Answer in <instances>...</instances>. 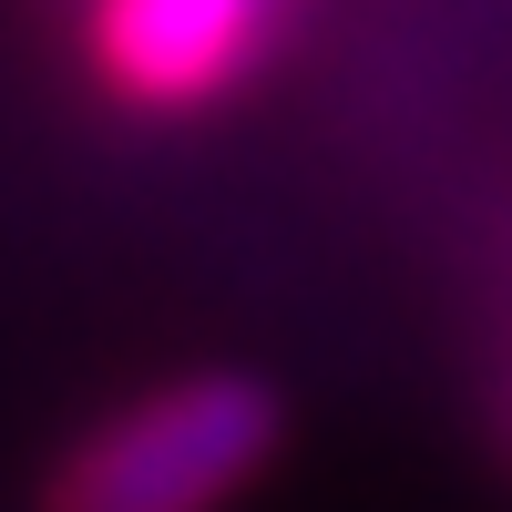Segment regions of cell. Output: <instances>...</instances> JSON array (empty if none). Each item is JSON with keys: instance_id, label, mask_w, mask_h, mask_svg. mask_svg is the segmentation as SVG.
Listing matches in <instances>:
<instances>
[{"instance_id": "obj_1", "label": "cell", "mask_w": 512, "mask_h": 512, "mask_svg": "<svg viewBox=\"0 0 512 512\" xmlns=\"http://www.w3.org/2000/svg\"><path fill=\"white\" fill-rule=\"evenodd\" d=\"M277 390L236 369H195L93 420L62 472L41 482V512H226L277 461Z\"/></svg>"}, {"instance_id": "obj_2", "label": "cell", "mask_w": 512, "mask_h": 512, "mask_svg": "<svg viewBox=\"0 0 512 512\" xmlns=\"http://www.w3.org/2000/svg\"><path fill=\"white\" fill-rule=\"evenodd\" d=\"M287 0H93V72L144 113H195L277 52Z\"/></svg>"}]
</instances>
